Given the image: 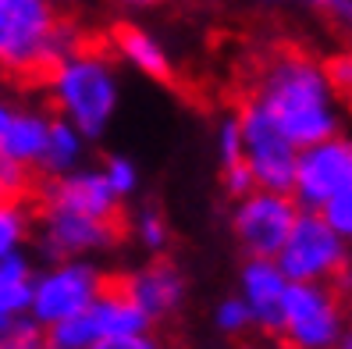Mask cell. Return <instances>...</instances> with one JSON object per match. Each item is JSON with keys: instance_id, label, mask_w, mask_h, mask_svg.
<instances>
[{"instance_id": "obj_1", "label": "cell", "mask_w": 352, "mask_h": 349, "mask_svg": "<svg viewBox=\"0 0 352 349\" xmlns=\"http://www.w3.org/2000/svg\"><path fill=\"white\" fill-rule=\"evenodd\" d=\"M250 100L267 111V118L299 150L342 132V96L331 86L327 68L309 54L299 50L274 54L256 72Z\"/></svg>"}, {"instance_id": "obj_2", "label": "cell", "mask_w": 352, "mask_h": 349, "mask_svg": "<svg viewBox=\"0 0 352 349\" xmlns=\"http://www.w3.org/2000/svg\"><path fill=\"white\" fill-rule=\"evenodd\" d=\"M86 39L50 0H0V72L11 78H43L60 57Z\"/></svg>"}, {"instance_id": "obj_3", "label": "cell", "mask_w": 352, "mask_h": 349, "mask_svg": "<svg viewBox=\"0 0 352 349\" xmlns=\"http://www.w3.org/2000/svg\"><path fill=\"white\" fill-rule=\"evenodd\" d=\"M47 89V104L57 118L72 121L93 142L111 129V121L121 107V75L111 54L93 50L82 43L68 57L39 78Z\"/></svg>"}, {"instance_id": "obj_4", "label": "cell", "mask_w": 352, "mask_h": 349, "mask_svg": "<svg viewBox=\"0 0 352 349\" xmlns=\"http://www.w3.org/2000/svg\"><path fill=\"white\" fill-rule=\"evenodd\" d=\"M111 285V275L100 260H54L39 264L32 275L29 317L39 328H54L60 321H72Z\"/></svg>"}, {"instance_id": "obj_5", "label": "cell", "mask_w": 352, "mask_h": 349, "mask_svg": "<svg viewBox=\"0 0 352 349\" xmlns=\"http://www.w3.org/2000/svg\"><path fill=\"white\" fill-rule=\"evenodd\" d=\"M349 321V303L335 285L292 282L278 339L285 349H335Z\"/></svg>"}, {"instance_id": "obj_6", "label": "cell", "mask_w": 352, "mask_h": 349, "mask_svg": "<svg viewBox=\"0 0 352 349\" xmlns=\"http://www.w3.org/2000/svg\"><path fill=\"white\" fill-rule=\"evenodd\" d=\"M121 242V221H103L89 214L60 211V207H39L36 203V224L29 250L39 264L54 260H100Z\"/></svg>"}, {"instance_id": "obj_7", "label": "cell", "mask_w": 352, "mask_h": 349, "mask_svg": "<svg viewBox=\"0 0 352 349\" xmlns=\"http://www.w3.org/2000/svg\"><path fill=\"white\" fill-rule=\"evenodd\" d=\"M288 282H320L335 285L352 264V246L331 229L320 211H299L281 253L274 257Z\"/></svg>"}, {"instance_id": "obj_8", "label": "cell", "mask_w": 352, "mask_h": 349, "mask_svg": "<svg viewBox=\"0 0 352 349\" xmlns=\"http://www.w3.org/2000/svg\"><path fill=\"white\" fill-rule=\"evenodd\" d=\"M299 203L292 193L278 189H253L239 200H232L228 229L242 250V257H278L281 246L299 218Z\"/></svg>"}, {"instance_id": "obj_9", "label": "cell", "mask_w": 352, "mask_h": 349, "mask_svg": "<svg viewBox=\"0 0 352 349\" xmlns=\"http://www.w3.org/2000/svg\"><path fill=\"white\" fill-rule=\"evenodd\" d=\"M153 332L150 317L111 282L89 310H82L72 321H60L47 328V349H93L103 339H121V335H142Z\"/></svg>"}, {"instance_id": "obj_10", "label": "cell", "mask_w": 352, "mask_h": 349, "mask_svg": "<svg viewBox=\"0 0 352 349\" xmlns=\"http://www.w3.org/2000/svg\"><path fill=\"white\" fill-rule=\"evenodd\" d=\"M239 125H242V157H245V168H250L256 189L292 193L299 147L267 118V111L260 104H253L250 96H245L242 107H239Z\"/></svg>"}, {"instance_id": "obj_11", "label": "cell", "mask_w": 352, "mask_h": 349, "mask_svg": "<svg viewBox=\"0 0 352 349\" xmlns=\"http://www.w3.org/2000/svg\"><path fill=\"white\" fill-rule=\"evenodd\" d=\"M352 193V136L335 132L299 150L292 196L302 211H324L331 200Z\"/></svg>"}, {"instance_id": "obj_12", "label": "cell", "mask_w": 352, "mask_h": 349, "mask_svg": "<svg viewBox=\"0 0 352 349\" xmlns=\"http://www.w3.org/2000/svg\"><path fill=\"white\" fill-rule=\"evenodd\" d=\"M114 285L150 317V324L175 321L185 310V303H189V278L168 253L150 257L146 264L125 271Z\"/></svg>"}, {"instance_id": "obj_13", "label": "cell", "mask_w": 352, "mask_h": 349, "mask_svg": "<svg viewBox=\"0 0 352 349\" xmlns=\"http://www.w3.org/2000/svg\"><path fill=\"white\" fill-rule=\"evenodd\" d=\"M36 196H39V207H60V211L103 218V221H121V207H125L111 189L100 164H82L68 175L43 178Z\"/></svg>"}, {"instance_id": "obj_14", "label": "cell", "mask_w": 352, "mask_h": 349, "mask_svg": "<svg viewBox=\"0 0 352 349\" xmlns=\"http://www.w3.org/2000/svg\"><path fill=\"white\" fill-rule=\"evenodd\" d=\"M288 289H292V282H288V275L281 271V264L274 257H242L235 293L245 299V306H250L256 332L278 339Z\"/></svg>"}, {"instance_id": "obj_15", "label": "cell", "mask_w": 352, "mask_h": 349, "mask_svg": "<svg viewBox=\"0 0 352 349\" xmlns=\"http://www.w3.org/2000/svg\"><path fill=\"white\" fill-rule=\"evenodd\" d=\"M111 47H114L121 65H129L139 75H146L153 82H171L175 78V61H171L168 47H164L160 36L150 32L146 25H135V22L114 25Z\"/></svg>"}, {"instance_id": "obj_16", "label": "cell", "mask_w": 352, "mask_h": 349, "mask_svg": "<svg viewBox=\"0 0 352 349\" xmlns=\"http://www.w3.org/2000/svg\"><path fill=\"white\" fill-rule=\"evenodd\" d=\"M50 121H54L50 107H43V104H18L14 121L8 125L4 139H0V157L36 175L39 157H43V147H47V136H50Z\"/></svg>"}, {"instance_id": "obj_17", "label": "cell", "mask_w": 352, "mask_h": 349, "mask_svg": "<svg viewBox=\"0 0 352 349\" xmlns=\"http://www.w3.org/2000/svg\"><path fill=\"white\" fill-rule=\"evenodd\" d=\"M89 147H93V139L75 129L72 121L65 118H57L50 121V136H47V147H43V157H39V182L43 178H57V175H68L75 168H82V164H89Z\"/></svg>"}, {"instance_id": "obj_18", "label": "cell", "mask_w": 352, "mask_h": 349, "mask_svg": "<svg viewBox=\"0 0 352 349\" xmlns=\"http://www.w3.org/2000/svg\"><path fill=\"white\" fill-rule=\"evenodd\" d=\"M32 275H36V264L29 250L0 257V321L4 324H14L18 317L29 314Z\"/></svg>"}, {"instance_id": "obj_19", "label": "cell", "mask_w": 352, "mask_h": 349, "mask_svg": "<svg viewBox=\"0 0 352 349\" xmlns=\"http://www.w3.org/2000/svg\"><path fill=\"white\" fill-rule=\"evenodd\" d=\"M36 211L25 196H0V257L22 253L32 242Z\"/></svg>"}, {"instance_id": "obj_20", "label": "cell", "mask_w": 352, "mask_h": 349, "mask_svg": "<svg viewBox=\"0 0 352 349\" xmlns=\"http://www.w3.org/2000/svg\"><path fill=\"white\" fill-rule=\"evenodd\" d=\"M129 235L132 242L139 246L142 253H150V257H164L171 250V221L168 214H164L157 203H139V207L132 211V221H129Z\"/></svg>"}, {"instance_id": "obj_21", "label": "cell", "mask_w": 352, "mask_h": 349, "mask_svg": "<svg viewBox=\"0 0 352 349\" xmlns=\"http://www.w3.org/2000/svg\"><path fill=\"white\" fill-rule=\"evenodd\" d=\"M210 324H214V332H221L224 339H242V335H250L253 328H256L250 306H245V299L239 293H228V296H221L214 303Z\"/></svg>"}, {"instance_id": "obj_22", "label": "cell", "mask_w": 352, "mask_h": 349, "mask_svg": "<svg viewBox=\"0 0 352 349\" xmlns=\"http://www.w3.org/2000/svg\"><path fill=\"white\" fill-rule=\"evenodd\" d=\"M100 168H103V175H107L111 189L118 193L121 203H129L132 196H139V189H142V168H139L135 157H129V154H107Z\"/></svg>"}, {"instance_id": "obj_23", "label": "cell", "mask_w": 352, "mask_h": 349, "mask_svg": "<svg viewBox=\"0 0 352 349\" xmlns=\"http://www.w3.org/2000/svg\"><path fill=\"white\" fill-rule=\"evenodd\" d=\"M214 154H217V168H235L242 164V125H239V111L224 114L217 121V132H214Z\"/></svg>"}, {"instance_id": "obj_24", "label": "cell", "mask_w": 352, "mask_h": 349, "mask_svg": "<svg viewBox=\"0 0 352 349\" xmlns=\"http://www.w3.org/2000/svg\"><path fill=\"white\" fill-rule=\"evenodd\" d=\"M320 214L327 218L331 229H335V232L352 246V193H345V196H338V200H331Z\"/></svg>"}, {"instance_id": "obj_25", "label": "cell", "mask_w": 352, "mask_h": 349, "mask_svg": "<svg viewBox=\"0 0 352 349\" xmlns=\"http://www.w3.org/2000/svg\"><path fill=\"white\" fill-rule=\"evenodd\" d=\"M327 78H331V86H335L338 96H352V50H342L327 61Z\"/></svg>"}, {"instance_id": "obj_26", "label": "cell", "mask_w": 352, "mask_h": 349, "mask_svg": "<svg viewBox=\"0 0 352 349\" xmlns=\"http://www.w3.org/2000/svg\"><path fill=\"white\" fill-rule=\"evenodd\" d=\"M221 186H224V193L232 196V200H239V196H245V193H253L256 182H253L250 168H245V160H242V164H235V168H224V171H221Z\"/></svg>"}, {"instance_id": "obj_27", "label": "cell", "mask_w": 352, "mask_h": 349, "mask_svg": "<svg viewBox=\"0 0 352 349\" xmlns=\"http://www.w3.org/2000/svg\"><path fill=\"white\" fill-rule=\"evenodd\" d=\"M164 342L153 332H142V335H121V339H103L93 349H160Z\"/></svg>"}, {"instance_id": "obj_28", "label": "cell", "mask_w": 352, "mask_h": 349, "mask_svg": "<svg viewBox=\"0 0 352 349\" xmlns=\"http://www.w3.org/2000/svg\"><path fill=\"white\" fill-rule=\"evenodd\" d=\"M260 8H299V11H314V14H327L331 0H256Z\"/></svg>"}, {"instance_id": "obj_29", "label": "cell", "mask_w": 352, "mask_h": 349, "mask_svg": "<svg viewBox=\"0 0 352 349\" xmlns=\"http://www.w3.org/2000/svg\"><path fill=\"white\" fill-rule=\"evenodd\" d=\"M324 18H331L338 29L352 32V0H331V8H327Z\"/></svg>"}, {"instance_id": "obj_30", "label": "cell", "mask_w": 352, "mask_h": 349, "mask_svg": "<svg viewBox=\"0 0 352 349\" xmlns=\"http://www.w3.org/2000/svg\"><path fill=\"white\" fill-rule=\"evenodd\" d=\"M18 104H22V100H14L11 93H4V89H0V139H4L8 125L14 121V114H18Z\"/></svg>"}, {"instance_id": "obj_31", "label": "cell", "mask_w": 352, "mask_h": 349, "mask_svg": "<svg viewBox=\"0 0 352 349\" xmlns=\"http://www.w3.org/2000/svg\"><path fill=\"white\" fill-rule=\"evenodd\" d=\"M107 4H114V8H125V11H150V8L164 4V0H107Z\"/></svg>"}, {"instance_id": "obj_32", "label": "cell", "mask_w": 352, "mask_h": 349, "mask_svg": "<svg viewBox=\"0 0 352 349\" xmlns=\"http://www.w3.org/2000/svg\"><path fill=\"white\" fill-rule=\"evenodd\" d=\"M335 349H352V321H349V328H345V335H342V342H338Z\"/></svg>"}, {"instance_id": "obj_33", "label": "cell", "mask_w": 352, "mask_h": 349, "mask_svg": "<svg viewBox=\"0 0 352 349\" xmlns=\"http://www.w3.org/2000/svg\"><path fill=\"white\" fill-rule=\"evenodd\" d=\"M50 4H54V8H60V11H65V8H72V4H78V0H50Z\"/></svg>"}, {"instance_id": "obj_34", "label": "cell", "mask_w": 352, "mask_h": 349, "mask_svg": "<svg viewBox=\"0 0 352 349\" xmlns=\"http://www.w3.org/2000/svg\"><path fill=\"white\" fill-rule=\"evenodd\" d=\"M0 349H18V346H14V342H11L8 335H0Z\"/></svg>"}, {"instance_id": "obj_35", "label": "cell", "mask_w": 352, "mask_h": 349, "mask_svg": "<svg viewBox=\"0 0 352 349\" xmlns=\"http://www.w3.org/2000/svg\"><path fill=\"white\" fill-rule=\"evenodd\" d=\"M239 349H260V346H253V342H242Z\"/></svg>"}, {"instance_id": "obj_36", "label": "cell", "mask_w": 352, "mask_h": 349, "mask_svg": "<svg viewBox=\"0 0 352 349\" xmlns=\"http://www.w3.org/2000/svg\"><path fill=\"white\" fill-rule=\"evenodd\" d=\"M8 328H11V324H4V321H0V335H8Z\"/></svg>"}, {"instance_id": "obj_37", "label": "cell", "mask_w": 352, "mask_h": 349, "mask_svg": "<svg viewBox=\"0 0 352 349\" xmlns=\"http://www.w3.org/2000/svg\"><path fill=\"white\" fill-rule=\"evenodd\" d=\"M345 303H349V317H352V293H349V296H345Z\"/></svg>"}, {"instance_id": "obj_38", "label": "cell", "mask_w": 352, "mask_h": 349, "mask_svg": "<svg viewBox=\"0 0 352 349\" xmlns=\"http://www.w3.org/2000/svg\"><path fill=\"white\" fill-rule=\"evenodd\" d=\"M0 78H4V72H0Z\"/></svg>"}, {"instance_id": "obj_39", "label": "cell", "mask_w": 352, "mask_h": 349, "mask_svg": "<svg viewBox=\"0 0 352 349\" xmlns=\"http://www.w3.org/2000/svg\"><path fill=\"white\" fill-rule=\"evenodd\" d=\"M160 349H168V346H160Z\"/></svg>"}]
</instances>
